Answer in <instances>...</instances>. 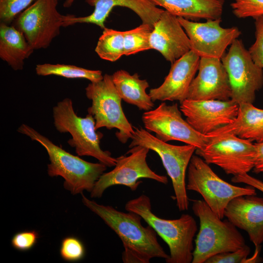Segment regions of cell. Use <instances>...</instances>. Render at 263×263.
Listing matches in <instances>:
<instances>
[{
  "instance_id": "cell-1",
  "label": "cell",
  "mask_w": 263,
  "mask_h": 263,
  "mask_svg": "<svg viewBox=\"0 0 263 263\" xmlns=\"http://www.w3.org/2000/svg\"><path fill=\"white\" fill-rule=\"evenodd\" d=\"M83 204L98 215L121 240L124 263H149L155 258L169 257L158 242L157 233L150 225L144 226L138 214L117 210L112 206L99 204L82 193Z\"/></svg>"
},
{
  "instance_id": "cell-2",
  "label": "cell",
  "mask_w": 263,
  "mask_h": 263,
  "mask_svg": "<svg viewBox=\"0 0 263 263\" xmlns=\"http://www.w3.org/2000/svg\"><path fill=\"white\" fill-rule=\"evenodd\" d=\"M17 131L44 148L50 162L48 174L51 177H62L64 188L73 195L82 194L84 190L91 192L107 169V167L101 162H89L69 153L27 124H22Z\"/></svg>"
},
{
  "instance_id": "cell-3",
  "label": "cell",
  "mask_w": 263,
  "mask_h": 263,
  "mask_svg": "<svg viewBox=\"0 0 263 263\" xmlns=\"http://www.w3.org/2000/svg\"><path fill=\"white\" fill-rule=\"evenodd\" d=\"M125 208L140 215L167 244L169 255L167 263H192L198 226L191 215L183 214L175 219L158 217L152 212L150 199L144 194L128 201Z\"/></svg>"
},
{
  "instance_id": "cell-4",
  "label": "cell",
  "mask_w": 263,
  "mask_h": 263,
  "mask_svg": "<svg viewBox=\"0 0 263 263\" xmlns=\"http://www.w3.org/2000/svg\"><path fill=\"white\" fill-rule=\"evenodd\" d=\"M192 201V211L200 221L192 263H205L213 255L234 251L246 245L243 235L227 219L222 221L204 200Z\"/></svg>"
},
{
  "instance_id": "cell-5",
  "label": "cell",
  "mask_w": 263,
  "mask_h": 263,
  "mask_svg": "<svg viewBox=\"0 0 263 263\" xmlns=\"http://www.w3.org/2000/svg\"><path fill=\"white\" fill-rule=\"evenodd\" d=\"M53 117L55 127L58 132L71 134L72 138L68 143L75 149L78 156L93 157L107 167L115 166L116 158L100 147L103 134L96 132L92 115L88 113L85 117L78 116L72 100L65 98L53 108Z\"/></svg>"
},
{
  "instance_id": "cell-6",
  "label": "cell",
  "mask_w": 263,
  "mask_h": 263,
  "mask_svg": "<svg viewBox=\"0 0 263 263\" xmlns=\"http://www.w3.org/2000/svg\"><path fill=\"white\" fill-rule=\"evenodd\" d=\"M133 129L129 147L141 146L159 155L171 180L179 210H187L189 199L186 188V171L196 147L188 144L183 146L170 144L160 140L145 129L133 127Z\"/></svg>"
},
{
  "instance_id": "cell-7",
  "label": "cell",
  "mask_w": 263,
  "mask_h": 263,
  "mask_svg": "<svg viewBox=\"0 0 263 263\" xmlns=\"http://www.w3.org/2000/svg\"><path fill=\"white\" fill-rule=\"evenodd\" d=\"M186 188L199 193L211 209L222 219L232 199L240 196L257 194L256 188L251 186L238 187L224 181L196 154L192 156L188 166Z\"/></svg>"
},
{
  "instance_id": "cell-8",
  "label": "cell",
  "mask_w": 263,
  "mask_h": 263,
  "mask_svg": "<svg viewBox=\"0 0 263 263\" xmlns=\"http://www.w3.org/2000/svg\"><path fill=\"white\" fill-rule=\"evenodd\" d=\"M87 97L92 105L87 111L95 120L96 130L116 129L117 139L125 144L132 137L133 127L127 118L121 105L122 99L113 81L112 75L105 74L102 80L91 82L85 88Z\"/></svg>"
},
{
  "instance_id": "cell-9",
  "label": "cell",
  "mask_w": 263,
  "mask_h": 263,
  "mask_svg": "<svg viewBox=\"0 0 263 263\" xmlns=\"http://www.w3.org/2000/svg\"><path fill=\"white\" fill-rule=\"evenodd\" d=\"M209 136L205 147L195 151L207 164L215 165L233 176L248 173L253 169L256 148L252 141L231 134Z\"/></svg>"
},
{
  "instance_id": "cell-10",
  "label": "cell",
  "mask_w": 263,
  "mask_h": 263,
  "mask_svg": "<svg viewBox=\"0 0 263 263\" xmlns=\"http://www.w3.org/2000/svg\"><path fill=\"white\" fill-rule=\"evenodd\" d=\"M231 89V99L239 105L253 104L263 86V70L253 60L242 40H235L221 58Z\"/></svg>"
},
{
  "instance_id": "cell-11",
  "label": "cell",
  "mask_w": 263,
  "mask_h": 263,
  "mask_svg": "<svg viewBox=\"0 0 263 263\" xmlns=\"http://www.w3.org/2000/svg\"><path fill=\"white\" fill-rule=\"evenodd\" d=\"M150 150L141 146L130 148L126 155L116 158L114 168L108 172H104L95 182L91 191V197L100 198L105 190L115 185H123L135 191L142 182L139 180L147 178L160 183L167 184V176L159 175L153 171L147 162Z\"/></svg>"
},
{
  "instance_id": "cell-12",
  "label": "cell",
  "mask_w": 263,
  "mask_h": 263,
  "mask_svg": "<svg viewBox=\"0 0 263 263\" xmlns=\"http://www.w3.org/2000/svg\"><path fill=\"white\" fill-rule=\"evenodd\" d=\"M59 0H36L13 21L35 50L46 49L60 34L64 15L57 9Z\"/></svg>"
},
{
  "instance_id": "cell-13",
  "label": "cell",
  "mask_w": 263,
  "mask_h": 263,
  "mask_svg": "<svg viewBox=\"0 0 263 263\" xmlns=\"http://www.w3.org/2000/svg\"><path fill=\"white\" fill-rule=\"evenodd\" d=\"M142 121L146 130L163 142L178 141L202 149L210 140L209 136L198 132L183 119L177 103L162 102L156 108L145 112Z\"/></svg>"
},
{
  "instance_id": "cell-14",
  "label": "cell",
  "mask_w": 263,
  "mask_h": 263,
  "mask_svg": "<svg viewBox=\"0 0 263 263\" xmlns=\"http://www.w3.org/2000/svg\"><path fill=\"white\" fill-rule=\"evenodd\" d=\"M178 19L188 37L191 50L200 58L221 59L226 49L241 34L237 27H222V19L207 20L205 22L182 17Z\"/></svg>"
},
{
  "instance_id": "cell-15",
  "label": "cell",
  "mask_w": 263,
  "mask_h": 263,
  "mask_svg": "<svg viewBox=\"0 0 263 263\" xmlns=\"http://www.w3.org/2000/svg\"><path fill=\"white\" fill-rule=\"evenodd\" d=\"M179 108L189 125L198 132L207 135L233 122L238 115L239 105L231 99H186L180 103Z\"/></svg>"
},
{
  "instance_id": "cell-16",
  "label": "cell",
  "mask_w": 263,
  "mask_h": 263,
  "mask_svg": "<svg viewBox=\"0 0 263 263\" xmlns=\"http://www.w3.org/2000/svg\"><path fill=\"white\" fill-rule=\"evenodd\" d=\"M198 71L189 86L187 99H231L232 92L228 75L221 59L201 57Z\"/></svg>"
},
{
  "instance_id": "cell-17",
  "label": "cell",
  "mask_w": 263,
  "mask_h": 263,
  "mask_svg": "<svg viewBox=\"0 0 263 263\" xmlns=\"http://www.w3.org/2000/svg\"><path fill=\"white\" fill-rule=\"evenodd\" d=\"M94 7L93 13L87 16L75 17L65 15L63 27L76 23H92L102 29L106 27L105 22L113 9L116 6L128 8L133 11L141 19L142 23L148 24L153 28L154 24L164 10L158 8L150 0H85Z\"/></svg>"
},
{
  "instance_id": "cell-18",
  "label": "cell",
  "mask_w": 263,
  "mask_h": 263,
  "mask_svg": "<svg viewBox=\"0 0 263 263\" xmlns=\"http://www.w3.org/2000/svg\"><path fill=\"white\" fill-rule=\"evenodd\" d=\"M200 59L190 50L172 63L162 84L150 89L149 94L152 101H178L181 103L186 99L189 86L198 70Z\"/></svg>"
},
{
  "instance_id": "cell-19",
  "label": "cell",
  "mask_w": 263,
  "mask_h": 263,
  "mask_svg": "<svg viewBox=\"0 0 263 263\" xmlns=\"http://www.w3.org/2000/svg\"><path fill=\"white\" fill-rule=\"evenodd\" d=\"M150 44L151 49L159 52L171 64L191 50L189 39L178 17L165 10L154 25Z\"/></svg>"
},
{
  "instance_id": "cell-20",
  "label": "cell",
  "mask_w": 263,
  "mask_h": 263,
  "mask_svg": "<svg viewBox=\"0 0 263 263\" xmlns=\"http://www.w3.org/2000/svg\"><path fill=\"white\" fill-rule=\"evenodd\" d=\"M224 216L234 226L246 231L251 242L259 248L263 243V198L244 195L232 199Z\"/></svg>"
},
{
  "instance_id": "cell-21",
  "label": "cell",
  "mask_w": 263,
  "mask_h": 263,
  "mask_svg": "<svg viewBox=\"0 0 263 263\" xmlns=\"http://www.w3.org/2000/svg\"><path fill=\"white\" fill-rule=\"evenodd\" d=\"M223 134H231L252 142L263 143V109L251 103L240 104L238 115L233 122L207 135Z\"/></svg>"
},
{
  "instance_id": "cell-22",
  "label": "cell",
  "mask_w": 263,
  "mask_h": 263,
  "mask_svg": "<svg viewBox=\"0 0 263 263\" xmlns=\"http://www.w3.org/2000/svg\"><path fill=\"white\" fill-rule=\"evenodd\" d=\"M177 16L197 21L221 19L224 0H150Z\"/></svg>"
},
{
  "instance_id": "cell-23",
  "label": "cell",
  "mask_w": 263,
  "mask_h": 263,
  "mask_svg": "<svg viewBox=\"0 0 263 263\" xmlns=\"http://www.w3.org/2000/svg\"><path fill=\"white\" fill-rule=\"evenodd\" d=\"M34 49L23 34L13 25L0 24V57L14 70L23 69Z\"/></svg>"
},
{
  "instance_id": "cell-24",
  "label": "cell",
  "mask_w": 263,
  "mask_h": 263,
  "mask_svg": "<svg viewBox=\"0 0 263 263\" xmlns=\"http://www.w3.org/2000/svg\"><path fill=\"white\" fill-rule=\"evenodd\" d=\"M112 76L122 100L145 112L153 109L154 102L146 92L149 87L147 80L140 79L137 73L131 75L124 70H119Z\"/></svg>"
},
{
  "instance_id": "cell-25",
  "label": "cell",
  "mask_w": 263,
  "mask_h": 263,
  "mask_svg": "<svg viewBox=\"0 0 263 263\" xmlns=\"http://www.w3.org/2000/svg\"><path fill=\"white\" fill-rule=\"evenodd\" d=\"M36 74L40 76L54 75L67 78H83L91 82L102 79L103 75L100 70H93L65 64L44 63L37 64Z\"/></svg>"
},
{
  "instance_id": "cell-26",
  "label": "cell",
  "mask_w": 263,
  "mask_h": 263,
  "mask_svg": "<svg viewBox=\"0 0 263 263\" xmlns=\"http://www.w3.org/2000/svg\"><path fill=\"white\" fill-rule=\"evenodd\" d=\"M95 51L101 59L114 62L124 55V31L105 28Z\"/></svg>"
},
{
  "instance_id": "cell-27",
  "label": "cell",
  "mask_w": 263,
  "mask_h": 263,
  "mask_svg": "<svg viewBox=\"0 0 263 263\" xmlns=\"http://www.w3.org/2000/svg\"><path fill=\"white\" fill-rule=\"evenodd\" d=\"M153 28L149 24L142 23L134 29L124 31V55L151 49L150 38Z\"/></svg>"
},
{
  "instance_id": "cell-28",
  "label": "cell",
  "mask_w": 263,
  "mask_h": 263,
  "mask_svg": "<svg viewBox=\"0 0 263 263\" xmlns=\"http://www.w3.org/2000/svg\"><path fill=\"white\" fill-rule=\"evenodd\" d=\"M59 253L61 257L64 261L75 262L84 258L85 248L83 243L79 238L69 236L62 240Z\"/></svg>"
},
{
  "instance_id": "cell-29",
  "label": "cell",
  "mask_w": 263,
  "mask_h": 263,
  "mask_svg": "<svg viewBox=\"0 0 263 263\" xmlns=\"http://www.w3.org/2000/svg\"><path fill=\"white\" fill-rule=\"evenodd\" d=\"M36 0H0V22L10 24Z\"/></svg>"
},
{
  "instance_id": "cell-30",
  "label": "cell",
  "mask_w": 263,
  "mask_h": 263,
  "mask_svg": "<svg viewBox=\"0 0 263 263\" xmlns=\"http://www.w3.org/2000/svg\"><path fill=\"white\" fill-rule=\"evenodd\" d=\"M230 5L238 18L255 19L263 16V0H233Z\"/></svg>"
},
{
  "instance_id": "cell-31",
  "label": "cell",
  "mask_w": 263,
  "mask_h": 263,
  "mask_svg": "<svg viewBox=\"0 0 263 263\" xmlns=\"http://www.w3.org/2000/svg\"><path fill=\"white\" fill-rule=\"evenodd\" d=\"M254 19L255 41L248 50L255 63L263 69V16Z\"/></svg>"
},
{
  "instance_id": "cell-32",
  "label": "cell",
  "mask_w": 263,
  "mask_h": 263,
  "mask_svg": "<svg viewBox=\"0 0 263 263\" xmlns=\"http://www.w3.org/2000/svg\"><path fill=\"white\" fill-rule=\"evenodd\" d=\"M250 248L245 245L243 247L234 251L219 253L208 258L205 263H248V256Z\"/></svg>"
},
{
  "instance_id": "cell-33",
  "label": "cell",
  "mask_w": 263,
  "mask_h": 263,
  "mask_svg": "<svg viewBox=\"0 0 263 263\" xmlns=\"http://www.w3.org/2000/svg\"><path fill=\"white\" fill-rule=\"evenodd\" d=\"M39 234L34 230H26L15 233L11 239V245L19 251H27L37 244Z\"/></svg>"
},
{
  "instance_id": "cell-34",
  "label": "cell",
  "mask_w": 263,
  "mask_h": 263,
  "mask_svg": "<svg viewBox=\"0 0 263 263\" xmlns=\"http://www.w3.org/2000/svg\"><path fill=\"white\" fill-rule=\"evenodd\" d=\"M231 181L235 183H244L251 186L263 192V182L249 175L248 173L233 176L231 178Z\"/></svg>"
},
{
  "instance_id": "cell-35",
  "label": "cell",
  "mask_w": 263,
  "mask_h": 263,
  "mask_svg": "<svg viewBox=\"0 0 263 263\" xmlns=\"http://www.w3.org/2000/svg\"><path fill=\"white\" fill-rule=\"evenodd\" d=\"M256 148L255 161L253 171L263 176V143H254Z\"/></svg>"
},
{
  "instance_id": "cell-36",
  "label": "cell",
  "mask_w": 263,
  "mask_h": 263,
  "mask_svg": "<svg viewBox=\"0 0 263 263\" xmlns=\"http://www.w3.org/2000/svg\"><path fill=\"white\" fill-rule=\"evenodd\" d=\"M74 1L75 0H66V1L63 4L64 7H70L72 5Z\"/></svg>"
}]
</instances>
